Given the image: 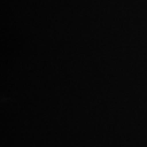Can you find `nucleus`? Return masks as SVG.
<instances>
[]
</instances>
